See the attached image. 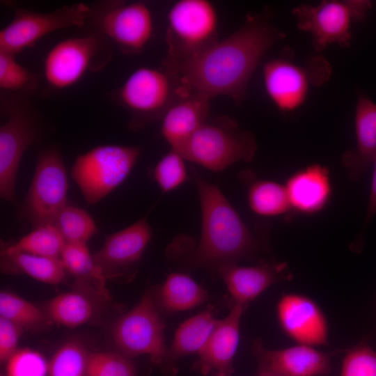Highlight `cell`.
<instances>
[{
	"instance_id": "11",
	"label": "cell",
	"mask_w": 376,
	"mask_h": 376,
	"mask_svg": "<svg viewBox=\"0 0 376 376\" xmlns=\"http://www.w3.org/2000/svg\"><path fill=\"white\" fill-rule=\"evenodd\" d=\"M68 188L66 169L59 150L54 147L42 150L23 205L24 216L35 228L53 224L67 205Z\"/></svg>"
},
{
	"instance_id": "9",
	"label": "cell",
	"mask_w": 376,
	"mask_h": 376,
	"mask_svg": "<svg viewBox=\"0 0 376 376\" xmlns=\"http://www.w3.org/2000/svg\"><path fill=\"white\" fill-rule=\"evenodd\" d=\"M331 67L322 56L310 58L304 65L293 63L287 57H277L263 65V77L266 93L282 111H292L306 100L309 87L328 81Z\"/></svg>"
},
{
	"instance_id": "39",
	"label": "cell",
	"mask_w": 376,
	"mask_h": 376,
	"mask_svg": "<svg viewBox=\"0 0 376 376\" xmlns=\"http://www.w3.org/2000/svg\"><path fill=\"white\" fill-rule=\"evenodd\" d=\"M373 164L374 166V169L371 181L366 224L369 222L371 218L376 213V156L374 159Z\"/></svg>"
},
{
	"instance_id": "25",
	"label": "cell",
	"mask_w": 376,
	"mask_h": 376,
	"mask_svg": "<svg viewBox=\"0 0 376 376\" xmlns=\"http://www.w3.org/2000/svg\"><path fill=\"white\" fill-rule=\"evenodd\" d=\"M206 291L190 276L184 273L169 274L157 292L161 307L167 312L185 311L206 301Z\"/></svg>"
},
{
	"instance_id": "23",
	"label": "cell",
	"mask_w": 376,
	"mask_h": 376,
	"mask_svg": "<svg viewBox=\"0 0 376 376\" xmlns=\"http://www.w3.org/2000/svg\"><path fill=\"white\" fill-rule=\"evenodd\" d=\"M218 322L213 308L209 307L180 324L168 349L169 364L174 373L176 372L175 361L187 355L198 354Z\"/></svg>"
},
{
	"instance_id": "3",
	"label": "cell",
	"mask_w": 376,
	"mask_h": 376,
	"mask_svg": "<svg viewBox=\"0 0 376 376\" xmlns=\"http://www.w3.org/2000/svg\"><path fill=\"white\" fill-rule=\"evenodd\" d=\"M256 150L254 134L224 115L209 117L178 153L208 170L221 171L235 162L251 161Z\"/></svg>"
},
{
	"instance_id": "27",
	"label": "cell",
	"mask_w": 376,
	"mask_h": 376,
	"mask_svg": "<svg viewBox=\"0 0 376 376\" xmlns=\"http://www.w3.org/2000/svg\"><path fill=\"white\" fill-rule=\"evenodd\" d=\"M60 260L66 272L92 285L102 298L109 299L106 287L107 278L90 253L86 243H65Z\"/></svg>"
},
{
	"instance_id": "2",
	"label": "cell",
	"mask_w": 376,
	"mask_h": 376,
	"mask_svg": "<svg viewBox=\"0 0 376 376\" xmlns=\"http://www.w3.org/2000/svg\"><path fill=\"white\" fill-rule=\"evenodd\" d=\"M202 214L201 235L190 257L196 267L218 269L253 256L258 243L219 188L191 167Z\"/></svg>"
},
{
	"instance_id": "22",
	"label": "cell",
	"mask_w": 376,
	"mask_h": 376,
	"mask_svg": "<svg viewBox=\"0 0 376 376\" xmlns=\"http://www.w3.org/2000/svg\"><path fill=\"white\" fill-rule=\"evenodd\" d=\"M285 186L291 210L304 214L322 210L331 194L329 169L320 164H312L296 172Z\"/></svg>"
},
{
	"instance_id": "7",
	"label": "cell",
	"mask_w": 376,
	"mask_h": 376,
	"mask_svg": "<svg viewBox=\"0 0 376 376\" xmlns=\"http://www.w3.org/2000/svg\"><path fill=\"white\" fill-rule=\"evenodd\" d=\"M165 325L155 306L150 291L118 318L111 335L116 347L127 357L148 355L170 375L174 373L169 361L164 339Z\"/></svg>"
},
{
	"instance_id": "19",
	"label": "cell",
	"mask_w": 376,
	"mask_h": 376,
	"mask_svg": "<svg viewBox=\"0 0 376 376\" xmlns=\"http://www.w3.org/2000/svg\"><path fill=\"white\" fill-rule=\"evenodd\" d=\"M210 100L188 86L167 109L161 120V132L171 149L179 152L207 120Z\"/></svg>"
},
{
	"instance_id": "17",
	"label": "cell",
	"mask_w": 376,
	"mask_h": 376,
	"mask_svg": "<svg viewBox=\"0 0 376 376\" xmlns=\"http://www.w3.org/2000/svg\"><path fill=\"white\" fill-rule=\"evenodd\" d=\"M217 272L224 281L234 304L248 306L272 285L290 281L292 275L284 262L261 261L254 266L226 264Z\"/></svg>"
},
{
	"instance_id": "15",
	"label": "cell",
	"mask_w": 376,
	"mask_h": 376,
	"mask_svg": "<svg viewBox=\"0 0 376 376\" xmlns=\"http://www.w3.org/2000/svg\"><path fill=\"white\" fill-rule=\"evenodd\" d=\"M276 313L282 331L297 344L316 347L329 343L327 318L311 297L298 293L283 294L277 302Z\"/></svg>"
},
{
	"instance_id": "34",
	"label": "cell",
	"mask_w": 376,
	"mask_h": 376,
	"mask_svg": "<svg viewBox=\"0 0 376 376\" xmlns=\"http://www.w3.org/2000/svg\"><path fill=\"white\" fill-rule=\"evenodd\" d=\"M129 357L112 352H89L86 376H136Z\"/></svg>"
},
{
	"instance_id": "32",
	"label": "cell",
	"mask_w": 376,
	"mask_h": 376,
	"mask_svg": "<svg viewBox=\"0 0 376 376\" xmlns=\"http://www.w3.org/2000/svg\"><path fill=\"white\" fill-rule=\"evenodd\" d=\"M89 352L79 342L61 346L49 362V376H86Z\"/></svg>"
},
{
	"instance_id": "37",
	"label": "cell",
	"mask_w": 376,
	"mask_h": 376,
	"mask_svg": "<svg viewBox=\"0 0 376 376\" xmlns=\"http://www.w3.org/2000/svg\"><path fill=\"white\" fill-rule=\"evenodd\" d=\"M49 363L31 349L17 350L8 360L6 376H47Z\"/></svg>"
},
{
	"instance_id": "30",
	"label": "cell",
	"mask_w": 376,
	"mask_h": 376,
	"mask_svg": "<svg viewBox=\"0 0 376 376\" xmlns=\"http://www.w3.org/2000/svg\"><path fill=\"white\" fill-rule=\"evenodd\" d=\"M0 316L23 330H40L52 322L45 310L8 291L0 293Z\"/></svg>"
},
{
	"instance_id": "42",
	"label": "cell",
	"mask_w": 376,
	"mask_h": 376,
	"mask_svg": "<svg viewBox=\"0 0 376 376\" xmlns=\"http://www.w3.org/2000/svg\"><path fill=\"white\" fill-rule=\"evenodd\" d=\"M1 376H4V375H1Z\"/></svg>"
},
{
	"instance_id": "6",
	"label": "cell",
	"mask_w": 376,
	"mask_h": 376,
	"mask_svg": "<svg viewBox=\"0 0 376 376\" xmlns=\"http://www.w3.org/2000/svg\"><path fill=\"white\" fill-rule=\"evenodd\" d=\"M140 154L136 146H99L77 157L71 175L86 201L94 204L125 180Z\"/></svg>"
},
{
	"instance_id": "16",
	"label": "cell",
	"mask_w": 376,
	"mask_h": 376,
	"mask_svg": "<svg viewBox=\"0 0 376 376\" xmlns=\"http://www.w3.org/2000/svg\"><path fill=\"white\" fill-rule=\"evenodd\" d=\"M253 352L258 368L278 376H327L331 370L332 358L338 352H323L300 344L281 350H267L260 340H255Z\"/></svg>"
},
{
	"instance_id": "5",
	"label": "cell",
	"mask_w": 376,
	"mask_h": 376,
	"mask_svg": "<svg viewBox=\"0 0 376 376\" xmlns=\"http://www.w3.org/2000/svg\"><path fill=\"white\" fill-rule=\"evenodd\" d=\"M187 88L180 76L171 70L142 67L127 77L118 90L116 97L132 115L131 129L137 130L153 121L161 120Z\"/></svg>"
},
{
	"instance_id": "33",
	"label": "cell",
	"mask_w": 376,
	"mask_h": 376,
	"mask_svg": "<svg viewBox=\"0 0 376 376\" xmlns=\"http://www.w3.org/2000/svg\"><path fill=\"white\" fill-rule=\"evenodd\" d=\"M36 85V75L19 64L15 55L0 51V88L2 91L26 93L34 89Z\"/></svg>"
},
{
	"instance_id": "1",
	"label": "cell",
	"mask_w": 376,
	"mask_h": 376,
	"mask_svg": "<svg viewBox=\"0 0 376 376\" xmlns=\"http://www.w3.org/2000/svg\"><path fill=\"white\" fill-rule=\"evenodd\" d=\"M268 14L247 15L231 35L169 70L177 73L191 88L210 99L223 95L237 104L242 103L260 60L285 37L272 24Z\"/></svg>"
},
{
	"instance_id": "31",
	"label": "cell",
	"mask_w": 376,
	"mask_h": 376,
	"mask_svg": "<svg viewBox=\"0 0 376 376\" xmlns=\"http://www.w3.org/2000/svg\"><path fill=\"white\" fill-rule=\"evenodd\" d=\"M53 225L66 243H86L97 231L94 220L87 212L68 205L57 214Z\"/></svg>"
},
{
	"instance_id": "8",
	"label": "cell",
	"mask_w": 376,
	"mask_h": 376,
	"mask_svg": "<svg viewBox=\"0 0 376 376\" xmlns=\"http://www.w3.org/2000/svg\"><path fill=\"white\" fill-rule=\"evenodd\" d=\"M372 4L366 0L323 1L316 6L301 3L292 13L297 27L309 33L316 52L331 45L348 47L353 22L366 19Z\"/></svg>"
},
{
	"instance_id": "21",
	"label": "cell",
	"mask_w": 376,
	"mask_h": 376,
	"mask_svg": "<svg viewBox=\"0 0 376 376\" xmlns=\"http://www.w3.org/2000/svg\"><path fill=\"white\" fill-rule=\"evenodd\" d=\"M356 146L342 156V163L352 181H358L376 156V103L361 95L354 115Z\"/></svg>"
},
{
	"instance_id": "35",
	"label": "cell",
	"mask_w": 376,
	"mask_h": 376,
	"mask_svg": "<svg viewBox=\"0 0 376 376\" xmlns=\"http://www.w3.org/2000/svg\"><path fill=\"white\" fill-rule=\"evenodd\" d=\"M184 159L180 154L171 149L155 166L153 178L163 193L171 191L188 180Z\"/></svg>"
},
{
	"instance_id": "20",
	"label": "cell",
	"mask_w": 376,
	"mask_h": 376,
	"mask_svg": "<svg viewBox=\"0 0 376 376\" xmlns=\"http://www.w3.org/2000/svg\"><path fill=\"white\" fill-rule=\"evenodd\" d=\"M246 306L234 304L229 313L219 322L198 354L196 367L203 374L216 370L232 373L233 361L240 340V321Z\"/></svg>"
},
{
	"instance_id": "10",
	"label": "cell",
	"mask_w": 376,
	"mask_h": 376,
	"mask_svg": "<svg viewBox=\"0 0 376 376\" xmlns=\"http://www.w3.org/2000/svg\"><path fill=\"white\" fill-rule=\"evenodd\" d=\"M6 102L7 120L0 127V194L16 202L15 181L18 167L26 150L40 136L36 112L15 93Z\"/></svg>"
},
{
	"instance_id": "13",
	"label": "cell",
	"mask_w": 376,
	"mask_h": 376,
	"mask_svg": "<svg viewBox=\"0 0 376 376\" xmlns=\"http://www.w3.org/2000/svg\"><path fill=\"white\" fill-rule=\"evenodd\" d=\"M97 29L125 54L143 51L153 31V18L148 6L143 2L110 3L98 13H92Z\"/></svg>"
},
{
	"instance_id": "38",
	"label": "cell",
	"mask_w": 376,
	"mask_h": 376,
	"mask_svg": "<svg viewBox=\"0 0 376 376\" xmlns=\"http://www.w3.org/2000/svg\"><path fill=\"white\" fill-rule=\"evenodd\" d=\"M23 329L11 321L0 316V361L8 360L17 350V347Z\"/></svg>"
},
{
	"instance_id": "36",
	"label": "cell",
	"mask_w": 376,
	"mask_h": 376,
	"mask_svg": "<svg viewBox=\"0 0 376 376\" xmlns=\"http://www.w3.org/2000/svg\"><path fill=\"white\" fill-rule=\"evenodd\" d=\"M340 376H376V352L366 341L346 351Z\"/></svg>"
},
{
	"instance_id": "28",
	"label": "cell",
	"mask_w": 376,
	"mask_h": 376,
	"mask_svg": "<svg viewBox=\"0 0 376 376\" xmlns=\"http://www.w3.org/2000/svg\"><path fill=\"white\" fill-rule=\"evenodd\" d=\"M44 310L52 322L69 328L88 323L95 314L93 302L79 292L54 297L47 302Z\"/></svg>"
},
{
	"instance_id": "24",
	"label": "cell",
	"mask_w": 376,
	"mask_h": 376,
	"mask_svg": "<svg viewBox=\"0 0 376 376\" xmlns=\"http://www.w3.org/2000/svg\"><path fill=\"white\" fill-rule=\"evenodd\" d=\"M239 178L248 189V202L255 213L262 216H279L291 210L285 186L259 179L255 172L244 170Z\"/></svg>"
},
{
	"instance_id": "4",
	"label": "cell",
	"mask_w": 376,
	"mask_h": 376,
	"mask_svg": "<svg viewBox=\"0 0 376 376\" xmlns=\"http://www.w3.org/2000/svg\"><path fill=\"white\" fill-rule=\"evenodd\" d=\"M219 17L208 0H179L167 15L164 68L171 70L198 55L218 39Z\"/></svg>"
},
{
	"instance_id": "26",
	"label": "cell",
	"mask_w": 376,
	"mask_h": 376,
	"mask_svg": "<svg viewBox=\"0 0 376 376\" xmlns=\"http://www.w3.org/2000/svg\"><path fill=\"white\" fill-rule=\"evenodd\" d=\"M1 269L3 273L23 274L52 285L59 284L66 276L60 258L26 253L1 255Z\"/></svg>"
},
{
	"instance_id": "29",
	"label": "cell",
	"mask_w": 376,
	"mask_h": 376,
	"mask_svg": "<svg viewBox=\"0 0 376 376\" xmlns=\"http://www.w3.org/2000/svg\"><path fill=\"white\" fill-rule=\"evenodd\" d=\"M65 241L53 224L38 226L19 241L3 248L1 255L26 253L60 258Z\"/></svg>"
},
{
	"instance_id": "40",
	"label": "cell",
	"mask_w": 376,
	"mask_h": 376,
	"mask_svg": "<svg viewBox=\"0 0 376 376\" xmlns=\"http://www.w3.org/2000/svg\"><path fill=\"white\" fill-rule=\"evenodd\" d=\"M256 376H278L274 373L266 370L265 369L258 368V373Z\"/></svg>"
},
{
	"instance_id": "12",
	"label": "cell",
	"mask_w": 376,
	"mask_h": 376,
	"mask_svg": "<svg viewBox=\"0 0 376 376\" xmlns=\"http://www.w3.org/2000/svg\"><path fill=\"white\" fill-rule=\"evenodd\" d=\"M91 13L92 8L84 3L64 6L49 13L19 8L0 31V51L16 56L51 33L84 26Z\"/></svg>"
},
{
	"instance_id": "14",
	"label": "cell",
	"mask_w": 376,
	"mask_h": 376,
	"mask_svg": "<svg viewBox=\"0 0 376 376\" xmlns=\"http://www.w3.org/2000/svg\"><path fill=\"white\" fill-rule=\"evenodd\" d=\"M100 51V40L92 35L58 42L48 52L44 61L47 82L57 89L73 86L88 71L95 69Z\"/></svg>"
},
{
	"instance_id": "18",
	"label": "cell",
	"mask_w": 376,
	"mask_h": 376,
	"mask_svg": "<svg viewBox=\"0 0 376 376\" xmlns=\"http://www.w3.org/2000/svg\"><path fill=\"white\" fill-rule=\"evenodd\" d=\"M152 237L146 217L108 235L102 247L93 255L107 278L124 274L142 257Z\"/></svg>"
},
{
	"instance_id": "41",
	"label": "cell",
	"mask_w": 376,
	"mask_h": 376,
	"mask_svg": "<svg viewBox=\"0 0 376 376\" xmlns=\"http://www.w3.org/2000/svg\"><path fill=\"white\" fill-rule=\"evenodd\" d=\"M216 376H230V375L225 372H218Z\"/></svg>"
}]
</instances>
